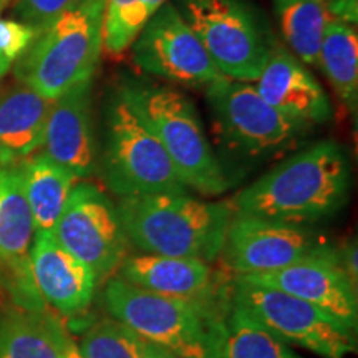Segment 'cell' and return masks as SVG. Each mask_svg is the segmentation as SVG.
Wrapping results in <instances>:
<instances>
[{"mask_svg":"<svg viewBox=\"0 0 358 358\" xmlns=\"http://www.w3.org/2000/svg\"><path fill=\"white\" fill-rule=\"evenodd\" d=\"M348 156L324 140L280 161L229 201L234 214L308 226L337 214L352 185Z\"/></svg>","mask_w":358,"mask_h":358,"instance_id":"cell-1","label":"cell"},{"mask_svg":"<svg viewBox=\"0 0 358 358\" xmlns=\"http://www.w3.org/2000/svg\"><path fill=\"white\" fill-rule=\"evenodd\" d=\"M111 319L178 358H221L229 301H191L138 289L111 277L103 290Z\"/></svg>","mask_w":358,"mask_h":358,"instance_id":"cell-2","label":"cell"},{"mask_svg":"<svg viewBox=\"0 0 358 358\" xmlns=\"http://www.w3.org/2000/svg\"><path fill=\"white\" fill-rule=\"evenodd\" d=\"M128 243L143 254L214 262L234 211L229 201L182 194L123 198L116 204Z\"/></svg>","mask_w":358,"mask_h":358,"instance_id":"cell-3","label":"cell"},{"mask_svg":"<svg viewBox=\"0 0 358 358\" xmlns=\"http://www.w3.org/2000/svg\"><path fill=\"white\" fill-rule=\"evenodd\" d=\"M118 95L158 138L187 189L203 196L227 191L229 179L209 145L194 103L185 93L169 85L128 80Z\"/></svg>","mask_w":358,"mask_h":358,"instance_id":"cell-4","label":"cell"},{"mask_svg":"<svg viewBox=\"0 0 358 358\" xmlns=\"http://www.w3.org/2000/svg\"><path fill=\"white\" fill-rule=\"evenodd\" d=\"M105 0H77L40 30L15 65L19 83L48 101L92 82L103 53Z\"/></svg>","mask_w":358,"mask_h":358,"instance_id":"cell-5","label":"cell"},{"mask_svg":"<svg viewBox=\"0 0 358 358\" xmlns=\"http://www.w3.org/2000/svg\"><path fill=\"white\" fill-rule=\"evenodd\" d=\"M96 171L120 199L189 191L158 138L118 93L106 108L105 141Z\"/></svg>","mask_w":358,"mask_h":358,"instance_id":"cell-6","label":"cell"},{"mask_svg":"<svg viewBox=\"0 0 358 358\" xmlns=\"http://www.w3.org/2000/svg\"><path fill=\"white\" fill-rule=\"evenodd\" d=\"M206 98L222 146L243 158L282 153L312 128L277 111L248 82L222 77L206 87Z\"/></svg>","mask_w":358,"mask_h":358,"instance_id":"cell-7","label":"cell"},{"mask_svg":"<svg viewBox=\"0 0 358 358\" xmlns=\"http://www.w3.org/2000/svg\"><path fill=\"white\" fill-rule=\"evenodd\" d=\"M231 306L248 313L287 345L322 358H347L357 352L355 332L312 303L277 289L232 279Z\"/></svg>","mask_w":358,"mask_h":358,"instance_id":"cell-8","label":"cell"},{"mask_svg":"<svg viewBox=\"0 0 358 358\" xmlns=\"http://www.w3.org/2000/svg\"><path fill=\"white\" fill-rule=\"evenodd\" d=\"M178 10L222 77L256 82L271 47L245 0H179Z\"/></svg>","mask_w":358,"mask_h":358,"instance_id":"cell-9","label":"cell"},{"mask_svg":"<svg viewBox=\"0 0 358 358\" xmlns=\"http://www.w3.org/2000/svg\"><path fill=\"white\" fill-rule=\"evenodd\" d=\"M227 275H254L308 261H338V248L307 226L234 214L221 250Z\"/></svg>","mask_w":358,"mask_h":358,"instance_id":"cell-10","label":"cell"},{"mask_svg":"<svg viewBox=\"0 0 358 358\" xmlns=\"http://www.w3.org/2000/svg\"><path fill=\"white\" fill-rule=\"evenodd\" d=\"M52 234L62 248L92 268L98 282L115 277L128 256L129 243L116 204L92 182L75 185Z\"/></svg>","mask_w":358,"mask_h":358,"instance_id":"cell-11","label":"cell"},{"mask_svg":"<svg viewBox=\"0 0 358 358\" xmlns=\"http://www.w3.org/2000/svg\"><path fill=\"white\" fill-rule=\"evenodd\" d=\"M133 62L148 75L182 87H209L222 78L178 7L166 2L133 42Z\"/></svg>","mask_w":358,"mask_h":358,"instance_id":"cell-12","label":"cell"},{"mask_svg":"<svg viewBox=\"0 0 358 358\" xmlns=\"http://www.w3.org/2000/svg\"><path fill=\"white\" fill-rule=\"evenodd\" d=\"M35 226L17 164H0V295L27 312H47L34 285L30 249Z\"/></svg>","mask_w":358,"mask_h":358,"instance_id":"cell-13","label":"cell"},{"mask_svg":"<svg viewBox=\"0 0 358 358\" xmlns=\"http://www.w3.org/2000/svg\"><path fill=\"white\" fill-rule=\"evenodd\" d=\"M232 279L277 289L312 303L350 332L358 327V294L338 261H308L254 275Z\"/></svg>","mask_w":358,"mask_h":358,"instance_id":"cell-14","label":"cell"},{"mask_svg":"<svg viewBox=\"0 0 358 358\" xmlns=\"http://www.w3.org/2000/svg\"><path fill=\"white\" fill-rule=\"evenodd\" d=\"M40 150L78 181L96 173L98 143L92 111V82L77 85L50 103Z\"/></svg>","mask_w":358,"mask_h":358,"instance_id":"cell-15","label":"cell"},{"mask_svg":"<svg viewBox=\"0 0 358 358\" xmlns=\"http://www.w3.org/2000/svg\"><path fill=\"white\" fill-rule=\"evenodd\" d=\"M116 277L169 297L191 301H229L232 277L216 271L211 262L192 257H169L156 254L127 256Z\"/></svg>","mask_w":358,"mask_h":358,"instance_id":"cell-16","label":"cell"},{"mask_svg":"<svg viewBox=\"0 0 358 358\" xmlns=\"http://www.w3.org/2000/svg\"><path fill=\"white\" fill-rule=\"evenodd\" d=\"M34 285L45 306L65 319H75L92 307L96 275L62 248L50 232H35L30 249Z\"/></svg>","mask_w":358,"mask_h":358,"instance_id":"cell-17","label":"cell"},{"mask_svg":"<svg viewBox=\"0 0 358 358\" xmlns=\"http://www.w3.org/2000/svg\"><path fill=\"white\" fill-rule=\"evenodd\" d=\"M254 87L268 105L295 122L313 127L332 118V105L322 85L307 65L279 45L268 48Z\"/></svg>","mask_w":358,"mask_h":358,"instance_id":"cell-18","label":"cell"},{"mask_svg":"<svg viewBox=\"0 0 358 358\" xmlns=\"http://www.w3.org/2000/svg\"><path fill=\"white\" fill-rule=\"evenodd\" d=\"M50 103L22 83L0 92V164H17L37 153Z\"/></svg>","mask_w":358,"mask_h":358,"instance_id":"cell-19","label":"cell"},{"mask_svg":"<svg viewBox=\"0 0 358 358\" xmlns=\"http://www.w3.org/2000/svg\"><path fill=\"white\" fill-rule=\"evenodd\" d=\"M35 232H53L78 179L42 151L17 163Z\"/></svg>","mask_w":358,"mask_h":358,"instance_id":"cell-20","label":"cell"},{"mask_svg":"<svg viewBox=\"0 0 358 358\" xmlns=\"http://www.w3.org/2000/svg\"><path fill=\"white\" fill-rule=\"evenodd\" d=\"M282 37L303 65L320 70V47L334 20L327 0H274Z\"/></svg>","mask_w":358,"mask_h":358,"instance_id":"cell-21","label":"cell"},{"mask_svg":"<svg viewBox=\"0 0 358 358\" xmlns=\"http://www.w3.org/2000/svg\"><path fill=\"white\" fill-rule=\"evenodd\" d=\"M55 319L20 308L0 315V358H58Z\"/></svg>","mask_w":358,"mask_h":358,"instance_id":"cell-22","label":"cell"},{"mask_svg":"<svg viewBox=\"0 0 358 358\" xmlns=\"http://www.w3.org/2000/svg\"><path fill=\"white\" fill-rule=\"evenodd\" d=\"M320 70L352 111L358 103V34L355 24L334 19L320 47Z\"/></svg>","mask_w":358,"mask_h":358,"instance_id":"cell-23","label":"cell"},{"mask_svg":"<svg viewBox=\"0 0 358 358\" xmlns=\"http://www.w3.org/2000/svg\"><path fill=\"white\" fill-rule=\"evenodd\" d=\"M221 358H303L292 347L274 337L250 319L248 313L231 307L226 324Z\"/></svg>","mask_w":358,"mask_h":358,"instance_id":"cell-24","label":"cell"},{"mask_svg":"<svg viewBox=\"0 0 358 358\" xmlns=\"http://www.w3.org/2000/svg\"><path fill=\"white\" fill-rule=\"evenodd\" d=\"M168 0H105L103 6V50L111 57L131 47L148 20Z\"/></svg>","mask_w":358,"mask_h":358,"instance_id":"cell-25","label":"cell"},{"mask_svg":"<svg viewBox=\"0 0 358 358\" xmlns=\"http://www.w3.org/2000/svg\"><path fill=\"white\" fill-rule=\"evenodd\" d=\"M77 347L83 358H143L141 338L111 317L85 329Z\"/></svg>","mask_w":358,"mask_h":358,"instance_id":"cell-26","label":"cell"},{"mask_svg":"<svg viewBox=\"0 0 358 358\" xmlns=\"http://www.w3.org/2000/svg\"><path fill=\"white\" fill-rule=\"evenodd\" d=\"M37 37L32 27L0 17V75L15 64Z\"/></svg>","mask_w":358,"mask_h":358,"instance_id":"cell-27","label":"cell"},{"mask_svg":"<svg viewBox=\"0 0 358 358\" xmlns=\"http://www.w3.org/2000/svg\"><path fill=\"white\" fill-rule=\"evenodd\" d=\"M77 0H13V12L22 24L40 32Z\"/></svg>","mask_w":358,"mask_h":358,"instance_id":"cell-28","label":"cell"},{"mask_svg":"<svg viewBox=\"0 0 358 358\" xmlns=\"http://www.w3.org/2000/svg\"><path fill=\"white\" fill-rule=\"evenodd\" d=\"M338 266L345 272L348 279L357 287L358 267H357V243H348L343 248H338Z\"/></svg>","mask_w":358,"mask_h":358,"instance_id":"cell-29","label":"cell"},{"mask_svg":"<svg viewBox=\"0 0 358 358\" xmlns=\"http://www.w3.org/2000/svg\"><path fill=\"white\" fill-rule=\"evenodd\" d=\"M55 338L58 343V358H83L77 342L70 337L64 324L58 319H55Z\"/></svg>","mask_w":358,"mask_h":358,"instance_id":"cell-30","label":"cell"},{"mask_svg":"<svg viewBox=\"0 0 358 358\" xmlns=\"http://www.w3.org/2000/svg\"><path fill=\"white\" fill-rule=\"evenodd\" d=\"M141 347H143V358H178L173 353H169L163 348L153 345V343H148L145 340H141Z\"/></svg>","mask_w":358,"mask_h":358,"instance_id":"cell-31","label":"cell"},{"mask_svg":"<svg viewBox=\"0 0 358 358\" xmlns=\"http://www.w3.org/2000/svg\"><path fill=\"white\" fill-rule=\"evenodd\" d=\"M6 2H7V0H0V7L6 6Z\"/></svg>","mask_w":358,"mask_h":358,"instance_id":"cell-32","label":"cell"}]
</instances>
